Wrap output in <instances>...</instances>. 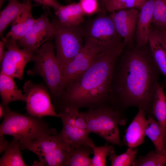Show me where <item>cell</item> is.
Returning a JSON list of instances; mask_svg holds the SVG:
<instances>
[{
	"mask_svg": "<svg viewBox=\"0 0 166 166\" xmlns=\"http://www.w3.org/2000/svg\"><path fill=\"white\" fill-rule=\"evenodd\" d=\"M145 45L127 51L114 68L111 96L123 110L135 106L147 117H153L152 107L160 72Z\"/></svg>",
	"mask_w": 166,
	"mask_h": 166,
	"instance_id": "cell-1",
	"label": "cell"
},
{
	"mask_svg": "<svg viewBox=\"0 0 166 166\" xmlns=\"http://www.w3.org/2000/svg\"><path fill=\"white\" fill-rule=\"evenodd\" d=\"M120 51L101 53L91 65L69 85L55 103L57 108H95L112 102L111 89Z\"/></svg>",
	"mask_w": 166,
	"mask_h": 166,
	"instance_id": "cell-2",
	"label": "cell"
},
{
	"mask_svg": "<svg viewBox=\"0 0 166 166\" xmlns=\"http://www.w3.org/2000/svg\"><path fill=\"white\" fill-rule=\"evenodd\" d=\"M57 134L42 117L22 114L6 106L5 113L0 126V136L10 135L18 140L22 149L34 140L45 136Z\"/></svg>",
	"mask_w": 166,
	"mask_h": 166,
	"instance_id": "cell-3",
	"label": "cell"
},
{
	"mask_svg": "<svg viewBox=\"0 0 166 166\" xmlns=\"http://www.w3.org/2000/svg\"><path fill=\"white\" fill-rule=\"evenodd\" d=\"M123 110L112 103L82 112L89 133H95L108 143L119 146L124 143L120 136L118 126L126 123Z\"/></svg>",
	"mask_w": 166,
	"mask_h": 166,
	"instance_id": "cell-4",
	"label": "cell"
},
{
	"mask_svg": "<svg viewBox=\"0 0 166 166\" xmlns=\"http://www.w3.org/2000/svg\"><path fill=\"white\" fill-rule=\"evenodd\" d=\"M52 40L44 44L35 53V65L27 73L31 76H40L43 79L54 103L61 97L64 89L62 72L57 62Z\"/></svg>",
	"mask_w": 166,
	"mask_h": 166,
	"instance_id": "cell-5",
	"label": "cell"
},
{
	"mask_svg": "<svg viewBox=\"0 0 166 166\" xmlns=\"http://www.w3.org/2000/svg\"><path fill=\"white\" fill-rule=\"evenodd\" d=\"M85 42L90 43L102 52L121 51L126 46L117 32L110 16L100 12L84 27Z\"/></svg>",
	"mask_w": 166,
	"mask_h": 166,
	"instance_id": "cell-6",
	"label": "cell"
},
{
	"mask_svg": "<svg viewBox=\"0 0 166 166\" xmlns=\"http://www.w3.org/2000/svg\"><path fill=\"white\" fill-rule=\"evenodd\" d=\"M72 149L59 132L42 136L27 145L28 149L36 154L39 161L33 166H67Z\"/></svg>",
	"mask_w": 166,
	"mask_h": 166,
	"instance_id": "cell-7",
	"label": "cell"
},
{
	"mask_svg": "<svg viewBox=\"0 0 166 166\" xmlns=\"http://www.w3.org/2000/svg\"><path fill=\"white\" fill-rule=\"evenodd\" d=\"M55 28L56 57L62 72L65 65L82 49L84 27L81 24L63 26L56 19L52 21Z\"/></svg>",
	"mask_w": 166,
	"mask_h": 166,
	"instance_id": "cell-8",
	"label": "cell"
},
{
	"mask_svg": "<svg viewBox=\"0 0 166 166\" xmlns=\"http://www.w3.org/2000/svg\"><path fill=\"white\" fill-rule=\"evenodd\" d=\"M47 87L42 84H35L29 80L25 83L26 109L29 115L36 117L52 116L60 118L51 101Z\"/></svg>",
	"mask_w": 166,
	"mask_h": 166,
	"instance_id": "cell-9",
	"label": "cell"
},
{
	"mask_svg": "<svg viewBox=\"0 0 166 166\" xmlns=\"http://www.w3.org/2000/svg\"><path fill=\"white\" fill-rule=\"evenodd\" d=\"M4 38L7 50L0 62L1 72L22 80L25 67L28 62L33 61L35 53L25 48H20L15 40Z\"/></svg>",
	"mask_w": 166,
	"mask_h": 166,
	"instance_id": "cell-10",
	"label": "cell"
},
{
	"mask_svg": "<svg viewBox=\"0 0 166 166\" xmlns=\"http://www.w3.org/2000/svg\"><path fill=\"white\" fill-rule=\"evenodd\" d=\"M102 52L96 46L85 42L82 49L64 67L62 70L65 89L86 71Z\"/></svg>",
	"mask_w": 166,
	"mask_h": 166,
	"instance_id": "cell-11",
	"label": "cell"
},
{
	"mask_svg": "<svg viewBox=\"0 0 166 166\" xmlns=\"http://www.w3.org/2000/svg\"><path fill=\"white\" fill-rule=\"evenodd\" d=\"M54 34V25L50 21L48 14L45 13L38 18L28 32L16 42L20 47L35 53L42 45L52 40Z\"/></svg>",
	"mask_w": 166,
	"mask_h": 166,
	"instance_id": "cell-12",
	"label": "cell"
},
{
	"mask_svg": "<svg viewBox=\"0 0 166 166\" xmlns=\"http://www.w3.org/2000/svg\"><path fill=\"white\" fill-rule=\"evenodd\" d=\"M111 13L110 16L116 30L123 39L126 46H132L139 12L135 8L121 9Z\"/></svg>",
	"mask_w": 166,
	"mask_h": 166,
	"instance_id": "cell-13",
	"label": "cell"
},
{
	"mask_svg": "<svg viewBox=\"0 0 166 166\" xmlns=\"http://www.w3.org/2000/svg\"><path fill=\"white\" fill-rule=\"evenodd\" d=\"M145 112L139 111L125 130L124 142L128 148H136L144 142L145 130L147 123Z\"/></svg>",
	"mask_w": 166,
	"mask_h": 166,
	"instance_id": "cell-14",
	"label": "cell"
},
{
	"mask_svg": "<svg viewBox=\"0 0 166 166\" xmlns=\"http://www.w3.org/2000/svg\"><path fill=\"white\" fill-rule=\"evenodd\" d=\"M154 0H147L140 10L136 30V45L142 47L148 43L152 28Z\"/></svg>",
	"mask_w": 166,
	"mask_h": 166,
	"instance_id": "cell-15",
	"label": "cell"
},
{
	"mask_svg": "<svg viewBox=\"0 0 166 166\" xmlns=\"http://www.w3.org/2000/svg\"><path fill=\"white\" fill-rule=\"evenodd\" d=\"M55 11L57 20L63 26L77 25L84 22L85 14L79 2L65 6L61 5Z\"/></svg>",
	"mask_w": 166,
	"mask_h": 166,
	"instance_id": "cell-16",
	"label": "cell"
},
{
	"mask_svg": "<svg viewBox=\"0 0 166 166\" xmlns=\"http://www.w3.org/2000/svg\"><path fill=\"white\" fill-rule=\"evenodd\" d=\"M14 78L1 72L0 74V95L2 104L8 105L13 101H25L26 96L19 89L14 80Z\"/></svg>",
	"mask_w": 166,
	"mask_h": 166,
	"instance_id": "cell-17",
	"label": "cell"
},
{
	"mask_svg": "<svg viewBox=\"0 0 166 166\" xmlns=\"http://www.w3.org/2000/svg\"><path fill=\"white\" fill-rule=\"evenodd\" d=\"M7 6L0 14V36L3 38V33L8 26L12 23L31 4L30 0L22 3L18 0H8Z\"/></svg>",
	"mask_w": 166,
	"mask_h": 166,
	"instance_id": "cell-18",
	"label": "cell"
},
{
	"mask_svg": "<svg viewBox=\"0 0 166 166\" xmlns=\"http://www.w3.org/2000/svg\"><path fill=\"white\" fill-rule=\"evenodd\" d=\"M30 4L26 10L13 22L10 30L5 38H11L17 41L24 37L37 20L33 17Z\"/></svg>",
	"mask_w": 166,
	"mask_h": 166,
	"instance_id": "cell-19",
	"label": "cell"
},
{
	"mask_svg": "<svg viewBox=\"0 0 166 166\" xmlns=\"http://www.w3.org/2000/svg\"><path fill=\"white\" fill-rule=\"evenodd\" d=\"M148 43L154 61L160 71L166 77V49L156 30L151 28Z\"/></svg>",
	"mask_w": 166,
	"mask_h": 166,
	"instance_id": "cell-20",
	"label": "cell"
},
{
	"mask_svg": "<svg viewBox=\"0 0 166 166\" xmlns=\"http://www.w3.org/2000/svg\"><path fill=\"white\" fill-rule=\"evenodd\" d=\"M152 113L160 127L166 146V97L162 86L159 83L154 99Z\"/></svg>",
	"mask_w": 166,
	"mask_h": 166,
	"instance_id": "cell-21",
	"label": "cell"
},
{
	"mask_svg": "<svg viewBox=\"0 0 166 166\" xmlns=\"http://www.w3.org/2000/svg\"><path fill=\"white\" fill-rule=\"evenodd\" d=\"M63 127L60 133L72 148L84 144L90 146L94 144L89 136V133L75 126L62 122Z\"/></svg>",
	"mask_w": 166,
	"mask_h": 166,
	"instance_id": "cell-22",
	"label": "cell"
},
{
	"mask_svg": "<svg viewBox=\"0 0 166 166\" xmlns=\"http://www.w3.org/2000/svg\"><path fill=\"white\" fill-rule=\"evenodd\" d=\"M145 130L147 136L153 143L156 152L161 154L166 153V146L160 127L158 122L151 116L148 117Z\"/></svg>",
	"mask_w": 166,
	"mask_h": 166,
	"instance_id": "cell-23",
	"label": "cell"
},
{
	"mask_svg": "<svg viewBox=\"0 0 166 166\" xmlns=\"http://www.w3.org/2000/svg\"><path fill=\"white\" fill-rule=\"evenodd\" d=\"M20 142L13 138L0 160V166H26L21 152Z\"/></svg>",
	"mask_w": 166,
	"mask_h": 166,
	"instance_id": "cell-24",
	"label": "cell"
},
{
	"mask_svg": "<svg viewBox=\"0 0 166 166\" xmlns=\"http://www.w3.org/2000/svg\"><path fill=\"white\" fill-rule=\"evenodd\" d=\"M93 153L92 148L86 144H82L71 149L67 166H91Z\"/></svg>",
	"mask_w": 166,
	"mask_h": 166,
	"instance_id": "cell-25",
	"label": "cell"
},
{
	"mask_svg": "<svg viewBox=\"0 0 166 166\" xmlns=\"http://www.w3.org/2000/svg\"><path fill=\"white\" fill-rule=\"evenodd\" d=\"M137 153L136 148H128L124 152L120 155H117L114 149L112 150L109 155L111 166H133Z\"/></svg>",
	"mask_w": 166,
	"mask_h": 166,
	"instance_id": "cell-26",
	"label": "cell"
},
{
	"mask_svg": "<svg viewBox=\"0 0 166 166\" xmlns=\"http://www.w3.org/2000/svg\"><path fill=\"white\" fill-rule=\"evenodd\" d=\"M166 164V153L161 154L155 150L136 159L133 166H163Z\"/></svg>",
	"mask_w": 166,
	"mask_h": 166,
	"instance_id": "cell-27",
	"label": "cell"
},
{
	"mask_svg": "<svg viewBox=\"0 0 166 166\" xmlns=\"http://www.w3.org/2000/svg\"><path fill=\"white\" fill-rule=\"evenodd\" d=\"M152 25L156 30L166 28V0H154Z\"/></svg>",
	"mask_w": 166,
	"mask_h": 166,
	"instance_id": "cell-28",
	"label": "cell"
},
{
	"mask_svg": "<svg viewBox=\"0 0 166 166\" xmlns=\"http://www.w3.org/2000/svg\"><path fill=\"white\" fill-rule=\"evenodd\" d=\"M90 146L93 148L94 154L92 158L91 166H106L107 157L110 152L114 149V147L109 145L108 142L102 146L97 147L93 144Z\"/></svg>",
	"mask_w": 166,
	"mask_h": 166,
	"instance_id": "cell-29",
	"label": "cell"
},
{
	"mask_svg": "<svg viewBox=\"0 0 166 166\" xmlns=\"http://www.w3.org/2000/svg\"><path fill=\"white\" fill-rule=\"evenodd\" d=\"M79 3L85 15H91L96 13L105 12L100 8L98 0H80Z\"/></svg>",
	"mask_w": 166,
	"mask_h": 166,
	"instance_id": "cell-30",
	"label": "cell"
},
{
	"mask_svg": "<svg viewBox=\"0 0 166 166\" xmlns=\"http://www.w3.org/2000/svg\"><path fill=\"white\" fill-rule=\"evenodd\" d=\"M126 0H109L105 6L106 10L112 13L117 10L123 9Z\"/></svg>",
	"mask_w": 166,
	"mask_h": 166,
	"instance_id": "cell-31",
	"label": "cell"
},
{
	"mask_svg": "<svg viewBox=\"0 0 166 166\" xmlns=\"http://www.w3.org/2000/svg\"><path fill=\"white\" fill-rule=\"evenodd\" d=\"M147 0H126L123 9L135 8L141 9Z\"/></svg>",
	"mask_w": 166,
	"mask_h": 166,
	"instance_id": "cell-32",
	"label": "cell"
},
{
	"mask_svg": "<svg viewBox=\"0 0 166 166\" xmlns=\"http://www.w3.org/2000/svg\"><path fill=\"white\" fill-rule=\"evenodd\" d=\"M35 2L44 6L51 7L55 11L57 10L61 5L57 0H33Z\"/></svg>",
	"mask_w": 166,
	"mask_h": 166,
	"instance_id": "cell-33",
	"label": "cell"
},
{
	"mask_svg": "<svg viewBox=\"0 0 166 166\" xmlns=\"http://www.w3.org/2000/svg\"><path fill=\"white\" fill-rule=\"evenodd\" d=\"M10 142L6 140L4 137V136H0V153H1L7 149Z\"/></svg>",
	"mask_w": 166,
	"mask_h": 166,
	"instance_id": "cell-34",
	"label": "cell"
},
{
	"mask_svg": "<svg viewBox=\"0 0 166 166\" xmlns=\"http://www.w3.org/2000/svg\"><path fill=\"white\" fill-rule=\"evenodd\" d=\"M156 30L159 37L166 49V28L159 30Z\"/></svg>",
	"mask_w": 166,
	"mask_h": 166,
	"instance_id": "cell-35",
	"label": "cell"
},
{
	"mask_svg": "<svg viewBox=\"0 0 166 166\" xmlns=\"http://www.w3.org/2000/svg\"><path fill=\"white\" fill-rule=\"evenodd\" d=\"M0 41V63L2 61L6 51L5 50L6 41L4 38Z\"/></svg>",
	"mask_w": 166,
	"mask_h": 166,
	"instance_id": "cell-36",
	"label": "cell"
},
{
	"mask_svg": "<svg viewBox=\"0 0 166 166\" xmlns=\"http://www.w3.org/2000/svg\"><path fill=\"white\" fill-rule=\"evenodd\" d=\"M6 109V106L3 105L2 104H0V118H3L5 113Z\"/></svg>",
	"mask_w": 166,
	"mask_h": 166,
	"instance_id": "cell-37",
	"label": "cell"
},
{
	"mask_svg": "<svg viewBox=\"0 0 166 166\" xmlns=\"http://www.w3.org/2000/svg\"><path fill=\"white\" fill-rule=\"evenodd\" d=\"M109 0H98L101 7H105L106 5Z\"/></svg>",
	"mask_w": 166,
	"mask_h": 166,
	"instance_id": "cell-38",
	"label": "cell"
},
{
	"mask_svg": "<svg viewBox=\"0 0 166 166\" xmlns=\"http://www.w3.org/2000/svg\"><path fill=\"white\" fill-rule=\"evenodd\" d=\"M5 0H0V8L2 7L3 2Z\"/></svg>",
	"mask_w": 166,
	"mask_h": 166,
	"instance_id": "cell-39",
	"label": "cell"
},
{
	"mask_svg": "<svg viewBox=\"0 0 166 166\" xmlns=\"http://www.w3.org/2000/svg\"><path fill=\"white\" fill-rule=\"evenodd\" d=\"M68 2H70L71 1V0H66Z\"/></svg>",
	"mask_w": 166,
	"mask_h": 166,
	"instance_id": "cell-40",
	"label": "cell"
}]
</instances>
